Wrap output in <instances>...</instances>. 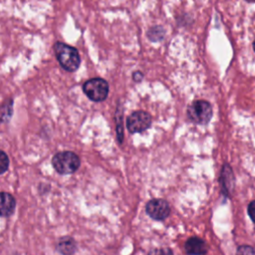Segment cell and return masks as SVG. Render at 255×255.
Here are the masks:
<instances>
[{"instance_id": "obj_17", "label": "cell", "mask_w": 255, "mask_h": 255, "mask_svg": "<svg viewBox=\"0 0 255 255\" xmlns=\"http://www.w3.org/2000/svg\"><path fill=\"white\" fill-rule=\"evenodd\" d=\"M253 49H254V51H255V41H254V43H253Z\"/></svg>"}, {"instance_id": "obj_12", "label": "cell", "mask_w": 255, "mask_h": 255, "mask_svg": "<svg viewBox=\"0 0 255 255\" xmlns=\"http://www.w3.org/2000/svg\"><path fill=\"white\" fill-rule=\"evenodd\" d=\"M236 255H255V248L249 245H242L237 249Z\"/></svg>"}, {"instance_id": "obj_3", "label": "cell", "mask_w": 255, "mask_h": 255, "mask_svg": "<svg viewBox=\"0 0 255 255\" xmlns=\"http://www.w3.org/2000/svg\"><path fill=\"white\" fill-rule=\"evenodd\" d=\"M83 91L90 100L94 102H102L108 97L109 85L104 79L94 78L85 82Z\"/></svg>"}, {"instance_id": "obj_4", "label": "cell", "mask_w": 255, "mask_h": 255, "mask_svg": "<svg viewBox=\"0 0 255 255\" xmlns=\"http://www.w3.org/2000/svg\"><path fill=\"white\" fill-rule=\"evenodd\" d=\"M212 116V108L206 101H195L187 109L188 119L199 125L207 124Z\"/></svg>"}, {"instance_id": "obj_2", "label": "cell", "mask_w": 255, "mask_h": 255, "mask_svg": "<svg viewBox=\"0 0 255 255\" xmlns=\"http://www.w3.org/2000/svg\"><path fill=\"white\" fill-rule=\"evenodd\" d=\"M79 156L73 151H60L52 158V165L60 174L74 173L80 167Z\"/></svg>"}, {"instance_id": "obj_16", "label": "cell", "mask_w": 255, "mask_h": 255, "mask_svg": "<svg viewBox=\"0 0 255 255\" xmlns=\"http://www.w3.org/2000/svg\"><path fill=\"white\" fill-rule=\"evenodd\" d=\"M246 1H248V2H255V0H246Z\"/></svg>"}, {"instance_id": "obj_8", "label": "cell", "mask_w": 255, "mask_h": 255, "mask_svg": "<svg viewBox=\"0 0 255 255\" xmlns=\"http://www.w3.org/2000/svg\"><path fill=\"white\" fill-rule=\"evenodd\" d=\"M16 200L8 192H0V217H7L14 212Z\"/></svg>"}, {"instance_id": "obj_11", "label": "cell", "mask_w": 255, "mask_h": 255, "mask_svg": "<svg viewBox=\"0 0 255 255\" xmlns=\"http://www.w3.org/2000/svg\"><path fill=\"white\" fill-rule=\"evenodd\" d=\"M8 167H9V157L3 150H0V174L7 171Z\"/></svg>"}, {"instance_id": "obj_1", "label": "cell", "mask_w": 255, "mask_h": 255, "mask_svg": "<svg viewBox=\"0 0 255 255\" xmlns=\"http://www.w3.org/2000/svg\"><path fill=\"white\" fill-rule=\"evenodd\" d=\"M54 51L59 64L64 70L74 72L79 68L81 59L76 48L62 42H57L54 46Z\"/></svg>"}, {"instance_id": "obj_9", "label": "cell", "mask_w": 255, "mask_h": 255, "mask_svg": "<svg viewBox=\"0 0 255 255\" xmlns=\"http://www.w3.org/2000/svg\"><path fill=\"white\" fill-rule=\"evenodd\" d=\"M56 250L62 255H73L77 250V243L70 236L62 237L56 244Z\"/></svg>"}, {"instance_id": "obj_5", "label": "cell", "mask_w": 255, "mask_h": 255, "mask_svg": "<svg viewBox=\"0 0 255 255\" xmlns=\"http://www.w3.org/2000/svg\"><path fill=\"white\" fill-rule=\"evenodd\" d=\"M151 124V117L143 111H136L128 116L127 120V127L130 132H140L149 128Z\"/></svg>"}, {"instance_id": "obj_7", "label": "cell", "mask_w": 255, "mask_h": 255, "mask_svg": "<svg viewBox=\"0 0 255 255\" xmlns=\"http://www.w3.org/2000/svg\"><path fill=\"white\" fill-rule=\"evenodd\" d=\"M186 253L189 255H204L207 252V245L204 240L198 237H190L184 245Z\"/></svg>"}, {"instance_id": "obj_15", "label": "cell", "mask_w": 255, "mask_h": 255, "mask_svg": "<svg viewBox=\"0 0 255 255\" xmlns=\"http://www.w3.org/2000/svg\"><path fill=\"white\" fill-rule=\"evenodd\" d=\"M141 79H142V74H141V73L135 72V73L133 74V80H134L135 82H138V81H140Z\"/></svg>"}, {"instance_id": "obj_10", "label": "cell", "mask_w": 255, "mask_h": 255, "mask_svg": "<svg viewBox=\"0 0 255 255\" xmlns=\"http://www.w3.org/2000/svg\"><path fill=\"white\" fill-rule=\"evenodd\" d=\"M12 104H13V102L10 100L5 104V106H3L1 108V111H0V121L1 122H7L9 120V118L11 117Z\"/></svg>"}, {"instance_id": "obj_13", "label": "cell", "mask_w": 255, "mask_h": 255, "mask_svg": "<svg viewBox=\"0 0 255 255\" xmlns=\"http://www.w3.org/2000/svg\"><path fill=\"white\" fill-rule=\"evenodd\" d=\"M147 255H173V253L169 248L162 247V248L152 249Z\"/></svg>"}, {"instance_id": "obj_14", "label": "cell", "mask_w": 255, "mask_h": 255, "mask_svg": "<svg viewBox=\"0 0 255 255\" xmlns=\"http://www.w3.org/2000/svg\"><path fill=\"white\" fill-rule=\"evenodd\" d=\"M248 214L251 220L255 223V200L250 202V204L248 205Z\"/></svg>"}, {"instance_id": "obj_6", "label": "cell", "mask_w": 255, "mask_h": 255, "mask_svg": "<svg viewBox=\"0 0 255 255\" xmlns=\"http://www.w3.org/2000/svg\"><path fill=\"white\" fill-rule=\"evenodd\" d=\"M145 210L152 219L163 220L169 215L170 207L163 199H151L147 202Z\"/></svg>"}]
</instances>
